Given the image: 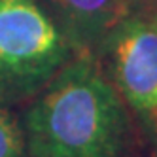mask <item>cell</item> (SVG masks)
I'll list each match as a JSON object with an SVG mask.
<instances>
[{"instance_id":"6da1fadb","label":"cell","mask_w":157,"mask_h":157,"mask_svg":"<svg viewBox=\"0 0 157 157\" xmlns=\"http://www.w3.org/2000/svg\"><path fill=\"white\" fill-rule=\"evenodd\" d=\"M23 134L30 157H140V131L93 55H74L34 97Z\"/></svg>"},{"instance_id":"7a4b0ae2","label":"cell","mask_w":157,"mask_h":157,"mask_svg":"<svg viewBox=\"0 0 157 157\" xmlns=\"http://www.w3.org/2000/svg\"><path fill=\"white\" fill-rule=\"evenodd\" d=\"M76 55L38 0H0V102L34 98Z\"/></svg>"},{"instance_id":"3957f363","label":"cell","mask_w":157,"mask_h":157,"mask_svg":"<svg viewBox=\"0 0 157 157\" xmlns=\"http://www.w3.org/2000/svg\"><path fill=\"white\" fill-rule=\"evenodd\" d=\"M123 104L157 153V25L129 17L95 55Z\"/></svg>"},{"instance_id":"277c9868","label":"cell","mask_w":157,"mask_h":157,"mask_svg":"<svg viewBox=\"0 0 157 157\" xmlns=\"http://www.w3.org/2000/svg\"><path fill=\"white\" fill-rule=\"evenodd\" d=\"M42 8L78 55H95L129 12L123 0H42Z\"/></svg>"},{"instance_id":"5b68a950","label":"cell","mask_w":157,"mask_h":157,"mask_svg":"<svg viewBox=\"0 0 157 157\" xmlns=\"http://www.w3.org/2000/svg\"><path fill=\"white\" fill-rule=\"evenodd\" d=\"M0 157H27L23 129L4 108H0Z\"/></svg>"},{"instance_id":"8992f818","label":"cell","mask_w":157,"mask_h":157,"mask_svg":"<svg viewBox=\"0 0 157 157\" xmlns=\"http://www.w3.org/2000/svg\"><path fill=\"white\" fill-rule=\"evenodd\" d=\"M129 17L150 21L157 25V0H123Z\"/></svg>"}]
</instances>
